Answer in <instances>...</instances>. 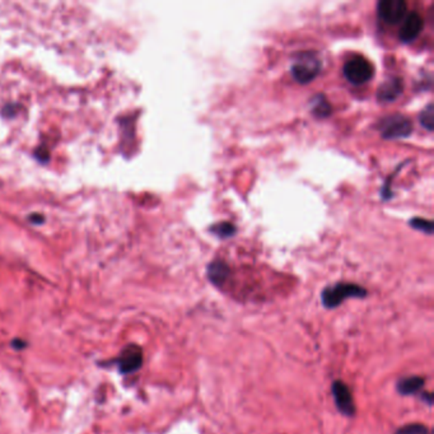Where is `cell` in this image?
Wrapping results in <instances>:
<instances>
[{
	"mask_svg": "<svg viewBox=\"0 0 434 434\" xmlns=\"http://www.w3.org/2000/svg\"><path fill=\"white\" fill-rule=\"evenodd\" d=\"M25 345H26V343H25V340L13 341V347H14V348H17V349H22V348H23Z\"/></svg>",
	"mask_w": 434,
	"mask_h": 434,
	"instance_id": "cell-18",
	"label": "cell"
},
{
	"mask_svg": "<svg viewBox=\"0 0 434 434\" xmlns=\"http://www.w3.org/2000/svg\"><path fill=\"white\" fill-rule=\"evenodd\" d=\"M424 26V21L422 16L417 12H410L408 16L404 18V22L400 27V37L402 43H411L417 39V36L422 32Z\"/></svg>",
	"mask_w": 434,
	"mask_h": 434,
	"instance_id": "cell-8",
	"label": "cell"
},
{
	"mask_svg": "<svg viewBox=\"0 0 434 434\" xmlns=\"http://www.w3.org/2000/svg\"><path fill=\"white\" fill-rule=\"evenodd\" d=\"M426 384V378L422 376H409L405 378L399 380L396 383V391L400 393L401 396H411L414 393L422 391Z\"/></svg>",
	"mask_w": 434,
	"mask_h": 434,
	"instance_id": "cell-11",
	"label": "cell"
},
{
	"mask_svg": "<svg viewBox=\"0 0 434 434\" xmlns=\"http://www.w3.org/2000/svg\"><path fill=\"white\" fill-rule=\"evenodd\" d=\"M230 272V266L221 260H215L213 263H210L206 269L208 279L215 287H221L228 279Z\"/></svg>",
	"mask_w": 434,
	"mask_h": 434,
	"instance_id": "cell-10",
	"label": "cell"
},
{
	"mask_svg": "<svg viewBox=\"0 0 434 434\" xmlns=\"http://www.w3.org/2000/svg\"><path fill=\"white\" fill-rule=\"evenodd\" d=\"M343 73L353 85H363L373 77V65L362 55H354L344 64Z\"/></svg>",
	"mask_w": 434,
	"mask_h": 434,
	"instance_id": "cell-3",
	"label": "cell"
},
{
	"mask_svg": "<svg viewBox=\"0 0 434 434\" xmlns=\"http://www.w3.org/2000/svg\"><path fill=\"white\" fill-rule=\"evenodd\" d=\"M378 128L381 131V135L386 139L405 138L410 135V133L413 131L411 121L400 113H393L383 118L378 124Z\"/></svg>",
	"mask_w": 434,
	"mask_h": 434,
	"instance_id": "cell-4",
	"label": "cell"
},
{
	"mask_svg": "<svg viewBox=\"0 0 434 434\" xmlns=\"http://www.w3.org/2000/svg\"><path fill=\"white\" fill-rule=\"evenodd\" d=\"M419 120H420V124H422L426 130H429V131L433 130L434 111L433 105H432V103H429L426 109L422 111V113H420V116H419Z\"/></svg>",
	"mask_w": 434,
	"mask_h": 434,
	"instance_id": "cell-15",
	"label": "cell"
},
{
	"mask_svg": "<svg viewBox=\"0 0 434 434\" xmlns=\"http://www.w3.org/2000/svg\"><path fill=\"white\" fill-rule=\"evenodd\" d=\"M402 89H404L402 79L399 77H392L378 87L377 97L381 102H392L402 94Z\"/></svg>",
	"mask_w": 434,
	"mask_h": 434,
	"instance_id": "cell-9",
	"label": "cell"
},
{
	"mask_svg": "<svg viewBox=\"0 0 434 434\" xmlns=\"http://www.w3.org/2000/svg\"><path fill=\"white\" fill-rule=\"evenodd\" d=\"M210 230L215 236H218L221 239H228L236 233V227L230 221H221V223H217L215 226H213Z\"/></svg>",
	"mask_w": 434,
	"mask_h": 434,
	"instance_id": "cell-13",
	"label": "cell"
},
{
	"mask_svg": "<svg viewBox=\"0 0 434 434\" xmlns=\"http://www.w3.org/2000/svg\"><path fill=\"white\" fill-rule=\"evenodd\" d=\"M119 371L121 373H134L140 367L143 366V351L138 345H128L121 351L116 360Z\"/></svg>",
	"mask_w": 434,
	"mask_h": 434,
	"instance_id": "cell-7",
	"label": "cell"
},
{
	"mask_svg": "<svg viewBox=\"0 0 434 434\" xmlns=\"http://www.w3.org/2000/svg\"><path fill=\"white\" fill-rule=\"evenodd\" d=\"M292 76L302 85L310 83L315 79L321 70V60L315 52H299L292 64Z\"/></svg>",
	"mask_w": 434,
	"mask_h": 434,
	"instance_id": "cell-2",
	"label": "cell"
},
{
	"mask_svg": "<svg viewBox=\"0 0 434 434\" xmlns=\"http://www.w3.org/2000/svg\"><path fill=\"white\" fill-rule=\"evenodd\" d=\"M406 1L404 0H381L377 6L378 17L386 23H398L406 16Z\"/></svg>",
	"mask_w": 434,
	"mask_h": 434,
	"instance_id": "cell-6",
	"label": "cell"
},
{
	"mask_svg": "<svg viewBox=\"0 0 434 434\" xmlns=\"http://www.w3.org/2000/svg\"><path fill=\"white\" fill-rule=\"evenodd\" d=\"M367 290L356 283H336L326 287L321 293V302L325 308L332 310L340 306L348 299H366Z\"/></svg>",
	"mask_w": 434,
	"mask_h": 434,
	"instance_id": "cell-1",
	"label": "cell"
},
{
	"mask_svg": "<svg viewBox=\"0 0 434 434\" xmlns=\"http://www.w3.org/2000/svg\"><path fill=\"white\" fill-rule=\"evenodd\" d=\"M332 392L335 406L339 410V413L344 417H354L357 408L348 384L340 380H336L332 382Z\"/></svg>",
	"mask_w": 434,
	"mask_h": 434,
	"instance_id": "cell-5",
	"label": "cell"
},
{
	"mask_svg": "<svg viewBox=\"0 0 434 434\" xmlns=\"http://www.w3.org/2000/svg\"><path fill=\"white\" fill-rule=\"evenodd\" d=\"M393 434H432V431L420 423H410L402 426Z\"/></svg>",
	"mask_w": 434,
	"mask_h": 434,
	"instance_id": "cell-14",
	"label": "cell"
},
{
	"mask_svg": "<svg viewBox=\"0 0 434 434\" xmlns=\"http://www.w3.org/2000/svg\"><path fill=\"white\" fill-rule=\"evenodd\" d=\"M422 400L426 402L428 406L433 405V395L431 392H422Z\"/></svg>",
	"mask_w": 434,
	"mask_h": 434,
	"instance_id": "cell-17",
	"label": "cell"
},
{
	"mask_svg": "<svg viewBox=\"0 0 434 434\" xmlns=\"http://www.w3.org/2000/svg\"><path fill=\"white\" fill-rule=\"evenodd\" d=\"M410 226L415 230H422L426 235H432L433 233V223L431 221H426L423 218H414L410 221Z\"/></svg>",
	"mask_w": 434,
	"mask_h": 434,
	"instance_id": "cell-16",
	"label": "cell"
},
{
	"mask_svg": "<svg viewBox=\"0 0 434 434\" xmlns=\"http://www.w3.org/2000/svg\"><path fill=\"white\" fill-rule=\"evenodd\" d=\"M311 106H312L314 113L318 118H326L332 113V106H330V103L327 102L324 94L315 96L311 100Z\"/></svg>",
	"mask_w": 434,
	"mask_h": 434,
	"instance_id": "cell-12",
	"label": "cell"
}]
</instances>
